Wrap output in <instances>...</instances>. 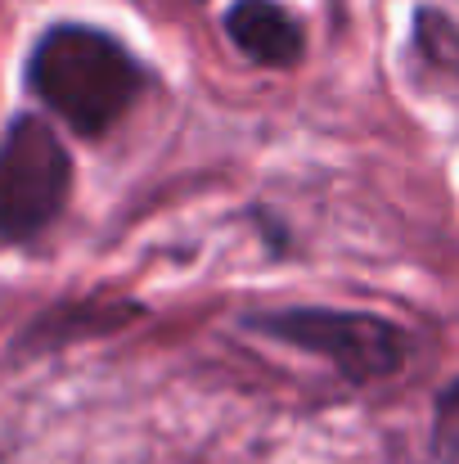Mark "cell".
Segmentation results:
<instances>
[{
	"label": "cell",
	"instance_id": "obj_3",
	"mask_svg": "<svg viewBox=\"0 0 459 464\" xmlns=\"http://www.w3.org/2000/svg\"><path fill=\"white\" fill-rule=\"evenodd\" d=\"M266 329L329 356L351 379H374V374L397 370L401 347H406L392 324L369 320V315H338V311H293V315L266 320Z\"/></svg>",
	"mask_w": 459,
	"mask_h": 464
},
{
	"label": "cell",
	"instance_id": "obj_2",
	"mask_svg": "<svg viewBox=\"0 0 459 464\" xmlns=\"http://www.w3.org/2000/svg\"><path fill=\"white\" fill-rule=\"evenodd\" d=\"M72 189L63 140L41 118H18L0 140V244L36 239Z\"/></svg>",
	"mask_w": 459,
	"mask_h": 464
},
{
	"label": "cell",
	"instance_id": "obj_5",
	"mask_svg": "<svg viewBox=\"0 0 459 464\" xmlns=\"http://www.w3.org/2000/svg\"><path fill=\"white\" fill-rule=\"evenodd\" d=\"M433 442L442 464H459V383L446 388V397L437 401V424H433Z\"/></svg>",
	"mask_w": 459,
	"mask_h": 464
},
{
	"label": "cell",
	"instance_id": "obj_4",
	"mask_svg": "<svg viewBox=\"0 0 459 464\" xmlns=\"http://www.w3.org/2000/svg\"><path fill=\"white\" fill-rule=\"evenodd\" d=\"M230 27V41L257 59V63H293L302 54V27L289 9L271 5V0H239L225 18Z\"/></svg>",
	"mask_w": 459,
	"mask_h": 464
},
{
	"label": "cell",
	"instance_id": "obj_1",
	"mask_svg": "<svg viewBox=\"0 0 459 464\" xmlns=\"http://www.w3.org/2000/svg\"><path fill=\"white\" fill-rule=\"evenodd\" d=\"M32 95L59 113L77 136H104L136 100V59L100 27H50L27 59Z\"/></svg>",
	"mask_w": 459,
	"mask_h": 464
}]
</instances>
